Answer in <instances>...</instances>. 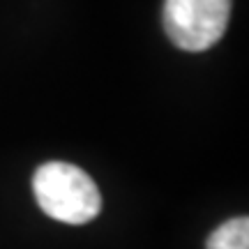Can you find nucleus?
<instances>
[{
    "mask_svg": "<svg viewBox=\"0 0 249 249\" xmlns=\"http://www.w3.org/2000/svg\"><path fill=\"white\" fill-rule=\"evenodd\" d=\"M33 194L42 213L70 226L92 222L102 213V194L88 173L67 161H46L33 176Z\"/></svg>",
    "mask_w": 249,
    "mask_h": 249,
    "instance_id": "nucleus-1",
    "label": "nucleus"
},
{
    "mask_svg": "<svg viewBox=\"0 0 249 249\" xmlns=\"http://www.w3.org/2000/svg\"><path fill=\"white\" fill-rule=\"evenodd\" d=\"M233 0H164V30L182 51H205L226 33Z\"/></svg>",
    "mask_w": 249,
    "mask_h": 249,
    "instance_id": "nucleus-2",
    "label": "nucleus"
},
{
    "mask_svg": "<svg viewBox=\"0 0 249 249\" xmlns=\"http://www.w3.org/2000/svg\"><path fill=\"white\" fill-rule=\"evenodd\" d=\"M205 249H249V219L235 217L219 224L210 233Z\"/></svg>",
    "mask_w": 249,
    "mask_h": 249,
    "instance_id": "nucleus-3",
    "label": "nucleus"
}]
</instances>
